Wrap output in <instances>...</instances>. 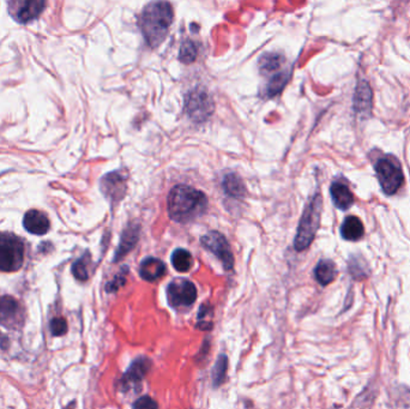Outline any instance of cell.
Instances as JSON below:
<instances>
[{
    "label": "cell",
    "instance_id": "cell-1",
    "mask_svg": "<svg viewBox=\"0 0 410 409\" xmlns=\"http://www.w3.org/2000/svg\"><path fill=\"white\" fill-rule=\"evenodd\" d=\"M168 212L177 222H191L204 214L208 198L199 190L188 185H178L168 196Z\"/></svg>",
    "mask_w": 410,
    "mask_h": 409
},
{
    "label": "cell",
    "instance_id": "cell-2",
    "mask_svg": "<svg viewBox=\"0 0 410 409\" xmlns=\"http://www.w3.org/2000/svg\"><path fill=\"white\" fill-rule=\"evenodd\" d=\"M172 22H173V9L170 3L154 1L148 4L144 8L141 22H139L148 45L152 48L160 46L168 34V29Z\"/></svg>",
    "mask_w": 410,
    "mask_h": 409
},
{
    "label": "cell",
    "instance_id": "cell-3",
    "mask_svg": "<svg viewBox=\"0 0 410 409\" xmlns=\"http://www.w3.org/2000/svg\"><path fill=\"white\" fill-rule=\"evenodd\" d=\"M321 208L323 201L321 194H314L300 220L299 228L294 242L296 251H305L312 244L317 230L321 226Z\"/></svg>",
    "mask_w": 410,
    "mask_h": 409
},
{
    "label": "cell",
    "instance_id": "cell-4",
    "mask_svg": "<svg viewBox=\"0 0 410 409\" xmlns=\"http://www.w3.org/2000/svg\"><path fill=\"white\" fill-rule=\"evenodd\" d=\"M375 173L384 194L391 196L401 189L403 184V171L401 163L395 156L384 155L375 163Z\"/></svg>",
    "mask_w": 410,
    "mask_h": 409
},
{
    "label": "cell",
    "instance_id": "cell-5",
    "mask_svg": "<svg viewBox=\"0 0 410 409\" xmlns=\"http://www.w3.org/2000/svg\"><path fill=\"white\" fill-rule=\"evenodd\" d=\"M24 262V244L15 234L0 233V271L14 273Z\"/></svg>",
    "mask_w": 410,
    "mask_h": 409
},
{
    "label": "cell",
    "instance_id": "cell-6",
    "mask_svg": "<svg viewBox=\"0 0 410 409\" xmlns=\"http://www.w3.org/2000/svg\"><path fill=\"white\" fill-rule=\"evenodd\" d=\"M185 112L195 122H204L214 112V102L204 90H193L185 101Z\"/></svg>",
    "mask_w": 410,
    "mask_h": 409
},
{
    "label": "cell",
    "instance_id": "cell-7",
    "mask_svg": "<svg viewBox=\"0 0 410 409\" xmlns=\"http://www.w3.org/2000/svg\"><path fill=\"white\" fill-rule=\"evenodd\" d=\"M167 299L175 309L188 307L196 302V286L188 280H174L167 288Z\"/></svg>",
    "mask_w": 410,
    "mask_h": 409
},
{
    "label": "cell",
    "instance_id": "cell-8",
    "mask_svg": "<svg viewBox=\"0 0 410 409\" xmlns=\"http://www.w3.org/2000/svg\"><path fill=\"white\" fill-rule=\"evenodd\" d=\"M201 243L203 248H206L208 251L213 252L215 256L222 262L224 269H233L234 257H233L232 250L228 244L227 239L224 238L222 234L216 232V230L209 232L202 237Z\"/></svg>",
    "mask_w": 410,
    "mask_h": 409
},
{
    "label": "cell",
    "instance_id": "cell-9",
    "mask_svg": "<svg viewBox=\"0 0 410 409\" xmlns=\"http://www.w3.org/2000/svg\"><path fill=\"white\" fill-rule=\"evenodd\" d=\"M24 320V311L15 298H0V324L6 328L18 329Z\"/></svg>",
    "mask_w": 410,
    "mask_h": 409
},
{
    "label": "cell",
    "instance_id": "cell-10",
    "mask_svg": "<svg viewBox=\"0 0 410 409\" xmlns=\"http://www.w3.org/2000/svg\"><path fill=\"white\" fill-rule=\"evenodd\" d=\"M45 1H11L9 10L11 16L19 23H28L40 16L45 9Z\"/></svg>",
    "mask_w": 410,
    "mask_h": 409
},
{
    "label": "cell",
    "instance_id": "cell-11",
    "mask_svg": "<svg viewBox=\"0 0 410 409\" xmlns=\"http://www.w3.org/2000/svg\"><path fill=\"white\" fill-rule=\"evenodd\" d=\"M149 369H150V360L147 358H139L134 361L121 378V390L127 392V390H131L132 388L137 387L147 376Z\"/></svg>",
    "mask_w": 410,
    "mask_h": 409
},
{
    "label": "cell",
    "instance_id": "cell-12",
    "mask_svg": "<svg viewBox=\"0 0 410 409\" xmlns=\"http://www.w3.org/2000/svg\"><path fill=\"white\" fill-rule=\"evenodd\" d=\"M101 189L105 196L113 203H118L126 194L125 176H121L118 172L109 173L103 176L101 181Z\"/></svg>",
    "mask_w": 410,
    "mask_h": 409
},
{
    "label": "cell",
    "instance_id": "cell-13",
    "mask_svg": "<svg viewBox=\"0 0 410 409\" xmlns=\"http://www.w3.org/2000/svg\"><path fill=\"white\" fill-rule=\"evenodd\" d=\"M23 226L29 233L44 235L48 232L51 224H49L48 217L45 212L33 209L24 215Z\"/></svg>",
    "mask_w": 410,
    "mask_h": 409
},
{
    "label": "cell",
    "instance_id": "cell-14",
    "mask_svg": "<svg viewBox=\"0 0 410 409\" xmlns=\"http://www.w3.org/2000/svg\"><path fill=\"white\" fill-rule=\"evenodd\" d=\"M330 194L335 206L341 210H348L354 204V196L346 183L334 181L331 185Z\"/></svg>",
    "mask_w": 410,
    "mask_h": 409
},
{
    "label": "cell",
    "instance_id": "cell-15",
    "mask_svg": "<svg viewBox=\"0 0 410 409\" xmlns=\"http://www.w3.org/2000/svg\"><path fill=\"white\" fill-rule=\"evenodd\" d=\"M354 108L357 113L370 116L372 111V90L366 81L359 82L354 96Z\"/></svg>",
    "mask_w": 410,
    "mask_h": 409
},
{
    "label": "cell",
    "instance_id": "cell-16",
    "mask_svg": "<svg viewBox=\"0 0 410 409\" xmlns=\"http://www.w3.org/2000/svg\"><path fill=\"white\" fill-rule=\"evenodd\" d=\"M166 273V266L163 262L154 258V257H149L145 258L144 261L141 263L139 266V274L141 278L149 282H154L157 280L161 279Z\"/></svg>",
    "mask_w": 410,
    "mask_h": 409
},
{
    "label": "cell",
    "instance_id": "cell-17",
    "mask_svg": "<svg viewBox=\"0 0 410 409\" xmlns=\"http://www.w3.org/2000/svg\"><path fill=\"white\" fill-rule=\"evenodd\" d=\"M139 238V226L130 225L121 235L119 248L116 250L114 262L121 261L136 246Z\"/></svg>",
    "mask_w": 410,
    "mask_h": 409
},
{
    "label": "cell",
    "instance_id": "cell-18",
    "mask_svg": "<svg viewBox=\"0 0 410 409\" xmlns=\"http://www.w3.org/2000/svg\"><path fill=\"white\" fill-rule=\"evenodd\" d=\"M365 228L357 216H348L341 226V235L348 242H357L364 237Z\"/></svg>",
    "mask_w": 410,
    "mask_h": 409
},
{
    "label": "cell",
    "instance_id": "cell-19",
    "mask_svg": "<svg viewBox=\"0 0 410 409\" xmlns=\"http://www.w3.org/2000/svg\"><path fill=\"white\" fill-rule=\"evenodd\" d=\"M314 276H316L318 284H321V286L330 284L337 276L336 264L330 260H323L317 264L316 269H314Z\"/></svg>",
    "mask_w": 410,
    "mask_h": 409
},
{
    "label": "cell",
    "instance_id": "cell-20",
    "mask_svg": "<svg viewBox=\"0 0 410 409\" xmlns=\"http://www.w3.org/2000/svg\"><path fill=\"white\" fill-rule=\"evenodd\" d=\"M223 189L226 194H229L231 197L244 198L246 196V188L244 181L241 180L240 176L231 173L224 176L223 179Z\"/></svg>",
    "mask_w": 410,
    "mask_h": 409
},
{
    "label": "cell",
    "instance_id": "cell-21",
    "mask_svg": "<svg viewBox=\"0 0 410 409\" xmlns=\"http://www.w3.org/2000/svg\"><path fill=\"white\" fill-rule=\"evenodd\" d=\"M172 264H173L174 269L179 271V273H186V271L191 269L192 264H193V258H192L191 253L188 250L178 248L172 255Z\"/></svg>",
    "mask_w": 410,
    "mask_h": 409
},
{
    "label": "cell",
    "instance_id": "cell-22",
    "mask_svg": "<svg viewBox=\"0 0 410 409\" xmlns=\"http://www.w3.org/2000/svg\"><path fill=\"white\" fill-rule=\"evenodd\" d=\"M349 271L353 278L357 280H364L370 275V269L366 262L360 257H352L349 261Z\"/></svg>",
    "mask_w": 410,
    "mask_h": 409
},
{
    "label": "cell",
    "instance_id": "cell-23",
    "mask_svg": "<svg viewBox=\"0 0 410 409\" xmlns=\"http://www.w3.org/2000/svg\"><path fill=\"white\" fill-rule=\"evenodd\" d=\"M282 63H283V57H281L280 54H265L260 59L259 68H260V71L263 72V73H268V72L277 70L281 66Z\"/></svg>",
    "mask_w": 410,
    "mask_h": 409
},
{
    "label": "cell",
    "instance_id": "cell-24",
    "mask_svg": "<svg viewBox=\"0 0 410 409\" xmlns=\"http://www.w3.org/2000/svg\"><path fill=\"white\" fill-rule=\"evenodd\" d=\"M228 370V358L226 356H220L219 359L216 361L214 366V374H213V379H214L215 387H220L227 376Z\"/></svg>",
    "mask_w": 410,
    "mask_h": 409
},
{
    "label": "cell",
    "instance_id": "cell-25",
    "mask_svg": "<svg viewBox=\"0 0 410 409\" xmlns=\"http://www.w3.org/2000/svg\"><path fill=\"white\" fill-rule=\"evenodd\" d=\"M88 263H89V256H85L80 258L78 261L73 263L72 266V273L75 275V278L80 281H87L89 279V271H88Z\"/></svg>",
    "mask_w": 410,
    "mask_h": 409
},
{
    "label": "cell",
    "instance_id": "cell-26",
    "mask_svg": "<svg viewBox=\"0 0 410 409\" xmlns=\"http://www.w3.org/2000/svg\"><path fill=\"white\" fill-rule=\"evenodd\" d=\"M197 48L196 45L192 41L188 40L184 42L181 48H180V54L179 58L183 63L190 64L196 60Z\"/></svg>",
    "mask_w": 410,
    "mask_h": 409
},
{
    "label": "cell",
    "instance_id": "cell-27",
    "mask_svg": "<svg viewBox=\"0 0 410 409\" xmlns=\"http://www.w3.org/2000/svg\"><path fill=\"white\" fill-rule=\"evenodd\" d=\"M288 81V73H277L272 77L271 81L269 82L268 84V95L269 96H274V95L278 94L285 83Z\"/></svg>",
    "mask_w": 410,
    "mask_h": 409
},
{
    "label": "cell",
    "instance_id": "cell-28",
    "mask_svg": "<svg viewBox=\"0 0 410 409\" xmlns=\"http://www.w3.org/2000/svg\"><path fill=\"white\" fill-rule=\"evenodd\" d=\"M51 331L53 334L54 336H63L67 331V323L66 320L64 318H54L51 322Z\"/></svg>",
    "mask_w": 410,
    "mask_h": 409
},
{
    "label": "cell",
    "instance_id": "cell-29",
    "mask_svg": "<svg viewBox=\"0 0 410 409\" xmlns=\"http://www.w3.org/2000/svg\"><path fill=\"white\" fill-rule=\"evenodd\" d=\"M134 409H159L157 403L149 396H142L134 403Z\"/></svg>",
    "mask_w": 410,
    "mask_h": 409
},
{
    "label": "cell",
    "instance_id": "cell-30",
    "mask_svg": "<svg viewBox=\"0 0 410 409\" xmlns=\"http://www.w3.org/2000/svg\"><path fill=\"white\" fill-rule=\"evenodd\" d=\"M125 273L126 268L124 269V273H121V274L116 276V279L113 280L112 282H109V284H107L108 292H116V291H118V289H119V288H121L123 284H125Z\"/></svg>",
    "mask_w": 410,
    "mask_h": 409
},
{
    "label": "cell",
    "instance_id": "cell-31",
    "mask_svg": "<svg viewBox=\"0 0 410 409\" xmlns=\"http://www.w3.org/2000/svg\"><path fill=\"white\" fill-rule=\"evenodd\" d=\"M75 407H76V403H75V402H71V403L67 406L66 408L65 409H76Z\"/></svg>",
    "mask_w": 410,
    "mask_h": 409
}]
</instances>
